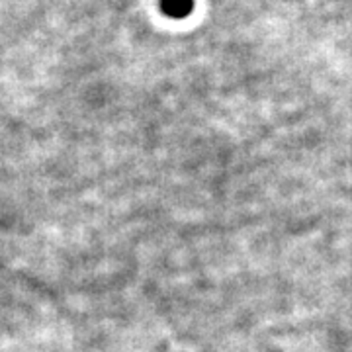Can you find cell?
Wrapping results in <instances>:
<instances>
[{
  "label": "cell",
  "instance_id": "1",
  "mask_svg": "<svg viewBox=\"0 0 352 352\" xmlns=\"http://www.w3.org/2000/svg\"><path fill=\"white\" fill-rule=\"evenodd\" d=\"M194 0H161V8L164 14L173 18H184L192 12Z\"/></svg>",
  "mask_w": 352,
  "mask_h": 352
}]
</instances>
